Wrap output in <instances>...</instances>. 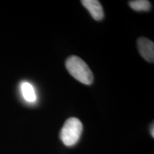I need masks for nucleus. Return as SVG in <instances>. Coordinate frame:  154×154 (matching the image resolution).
Returning <instances> with one entry per match:
<instances>
[{
	"label": "nucleus",
	"mask_w": 154,
	"mask_h": 154,
	"mask_svg": "<svg viewBox=\"0 0 154 154\" xmlns=\"http://www.w3.org/2000/svg\"><path fill=\"white\" fill-rule=\"evenodd\" d=\"M82 4L96 21H101L104 17L103 7L97 0H82Z\"/></svg>",
	"instance_id": "obj_4"
},
{
	"label": "nucleus",
	"mask_w": 154,
	"mask_h": 154,
	"mask_svg": "<svg viewBox=\"0 0 154 154\" xmlns=\"http://www.w3.org/2000/svg\"><path fill=\"white\" fill-rule=\"evenodd\" d=\"M83 124L79 119L71 117L65 121L60 132V138L66 146H73L77 143L82 136Z\"/></svg>",
	"instance_id": "obj_2"
},
{
	"label": "nucleus",
	"mask_w": 154,
	"mask_h": 154,
	"mask_svg": "<svg viewBox=\"0 0 154 154\" xmlns=\"http://www.w3.org/2000/svg\"><path fill=\"white\" fill-rule=\"evenodd\" d=\"M21 92L24 99L27 102L33 103L36 101V95L34 86L27 82H22L20 85Z\"/></svg>",
	"instance_id": "obj_5"
},
{
	"label": "nucleus",
	"mask_w": 154,
	"mask_h": 154,
	"mask_svg": "<svg viewBox=\"0 0 154 154\" xmlns=\"http://www.w3.org/2000/svg\"><path fill=\"white\" fill-rule=\"evenodd\" d=\"M128 5L131 8L136 11H146L150 10L151 5L149 1L147 0H134L130 1Z\"/></svg>",
	"instance_id": "obj_6"
},
{
	"label": "nucleus",
	"mask_w": 154,
	"mask_h": 154,
	"mask_svg": "<svg viewBox=\"0 0 154 154\" xmlns=\"http://www.w3.org/2000/svg\"><path fill=\"white\" fill-rule=\"evenodd\" d=\"M153 129H154V127H153V124H152V126L151 127V134L152 136V137H154V132H153Z\"/></svg>",
	"instance_id": "obj_7"
},
{
	"label": "nucleus",
	"mask_w": 154,
	"mask_h": 154,
	"mask_svg": "<svg viewBox=\"0 0 154 154\" xmlns=\"http://www.w3.org/2000/svg\"><path fill=\"white\" fill-rule=\"evenodd\" d=\"M66 68L69 74L79 82L90 85L94 82V74L86 63L76 56H71L66 59Z\"/></svg>",
	"instance_id": "obj_1"
},
{
	"label": "nucleus",
	"mask_w": 154,
	"mask_h": 154,
	"mask_svg": "<svg viewBox=\"0 0 154 154\" xmlns=\"http://www.w3.org/2000/svg\"><path fill=\"white\" fill-rule=\"evenodd\" d=\"M137 47L140 56L150 63L154 61V44L146 37H140L137 40Z\"/></svg>",
	"instance_id": "obj_3"
}]
</instances>
